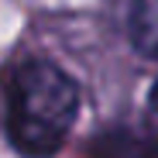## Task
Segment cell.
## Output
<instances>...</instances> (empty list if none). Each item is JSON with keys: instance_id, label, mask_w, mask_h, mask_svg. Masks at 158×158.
I'll use <instances>...</instances> for the list:
<instances>
[{"instance_id": "1", "label": "cell", "mask_w": 158, "mask_h": 158, "mask_svg": "<svg viewBox=\"0 0 158 158\" xmlns=\"http://www.w3.org/2000/svg\"><path fill=\"white\" fill-rule=\"evenodd\" d=\"M7 138L24 158H52L79 114V86L48 59H21L4 72Z\"/></svg>"}, {"instance_id": "2", "label": "cell", "mask_w": 158, "mask_h": 158, "mask_svg": "<svg viewBox=\"0 0 158 158\" xmlns=\"http://www.w3.org/2000/svg\"><path fill=\"white\" fill-rule=\"evenodd\" d=\"M131 41L138 52L158 59V0H134V7H131Z\"/></svg>"}, {"instance_id": "3", "label": "cell", "mask_w": 158, "mask_h": 158, "mask_svg": "<svg viewBox=\"0 0 158 158\" xmlns=\"http://www.w3.org/2000/svg\"><path fill=\"white\" fill-rule=\"evenodd\" d=\"M151 110L158 114V79H155V86H151Z\"/></svg>"}]
</instances>
